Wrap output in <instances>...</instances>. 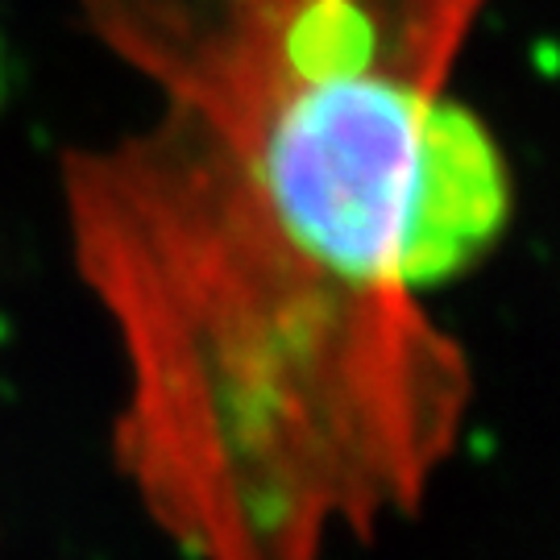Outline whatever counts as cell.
<instances>
[{
	"label": "cell",
	"instance_id": "obj_1",
	"mask_svg": "<svg viewBox=\"0 0 560 560\" xmlns=\"http://www.w3.org/2000/svg\"><path fill=\"white\" fill-rule=\"evenodd\" d=\"M486 0H83L159 96L67 159L125 358L117 453L191 560H324L420 511L469 361L423 295L511 221L448 71Z\"/></svg>",
	"mask_w": 560,
	"mask_h": 560
}]
</instances>
